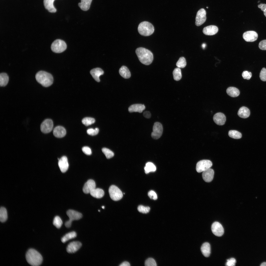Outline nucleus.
<instances>
[{
    "label": "nucleus",
    "mask_w": 266,
    "mask_h": 266,
    "mask_svg": "<svg viewBox=\"0 0 266 266\" xmlns=\"http://www.w3.org/2000/svg\"><path fill=\"white\" fill-rule=\"evenodd\" d=\"M136 53L141 63L146 65H149L152 62L153 55L152 52L149 50L143 47L137 48Z\"/></svg>",
    "instance_id": "f257e3e1"
},
{
    "label": "nucleus",
    "mask_w": 266,
    "mask_h": 266,
    "mask_svg": "<svg viewBox=\"0 0 266 266\" xmlns=\"http://www.w3.org/2000/svg\"><path fill=\"white\" fill-rule=\"evenodd\" d=\"M26 257L28 263L33 266L40 265L43 261L42 257L41 254L33 249H30L28 250L26 253Z\"/></svg>",
    "instance_id": "f03ea898"
},
{
    "label": "nucleus",
    "mask_w": 266,
    "mask_h": 266,
    "mask_svg": "<svg viewBox=\"0 0 266 266\" xmlns=\"http://www.w3.org/2000/svg\"><path fill=\"white\" fill-rule=\"evenodd\" d=\"M37 82L42 86L47 87L50 86L53 82V78L50 73L46 71H40L38 72L35 76Z\"/></svg>",
    "instance_id": "7ed1b4c3"
},
{
    "label": "nucleus",
    "mask_w": 266,
    "mask_h": 266,
    "mask_svg": "<svg viewBox=\"0 0 266 266\" xmlns=\"http://www.w3.org/2000/svg\"><path fill=\"white\" fill-rule=\"evenodd\" d=\"M138 32L141 35L147 36L152 34L154 31L153 25L150 22L144 21L140 23L138 28Z\"/></svg>",
    "instance_id": "20e7f679"
},
{
    "label": "nucleus",
    "mask_w": 266,
    "mask_h": 266,
    "mask_svg": "<svg viewBox=\"0 0 266 266\" xmlns=\"http://www.w3.org/2000/svg\"><path fill=\"white\" fill-rule=\"evenodd\" d=\"M66 213L69 218V220L66 221L65 223V226L67 228L70 227L73 221L79 220L81 219L83 216L81 213L72 210H68Z\"/></svg>",
    "instance_id": "39448f33"
},
{
    "label": "nucleus",
    "mask_w": 266,
    "mask_h": 266,
    "mask_svg": "<svg viewBox=\"0 0 266 266\" xmlns=\"http://www.w3.org/2000/svg\"><path fill=\"white\" fill-rule=\"evenodd\" d=\"M51 48L53 52L56 53H60L66 50V45L64 41L60 39H56L52 43Z\"/></svg>",
    "instance_id": "423d86ee"
},
{
    "label": "nucleus",
    "mask_w": 266,
    "mask_h": 266,
    "mask_svg": "<svg viewBox=\"0 0 266 266\" xmlns=\"http://www.w3.org/2000/svg\"><path fill=\"white\" fill-rule=\"evenodd\" d=\"M109 192L110 198L114 201H117L120 200L123 196L121 190L115 185H112L110 187Z\"/></svg>",
    "instance_id": "0eeeda50"
},
{
    "label": "nucleus",
    "mask_w": 266,
    "mask_h": 266,
    "mask_svg": "<svg viewBox=\"0 0 266 266\" xmlns=\"http://www.w3.org/2000/svg\"><path fill=\"white\" fill-rule=\"evenodd\" d=\"M212 163L210 160H203L199 161L197 163L196 169L197 172L200 173L210 168Z\"/></svg>",
    "instance_id": "6e6552de"
},
{
    "label": "nucleus",
    "mask_w": 266,
    "mask_h": 266,
    "mask_svg": "<svg viewBox=\"0 0 266 266\" xmlns=\"http://www.w3.org/2000/svg\"><path fill=\"white\" fill-rule=\"evenodd\" d=\"M163 132V127L160 122L155 123L153 127V131L151 133V137L154 139H157L161 136Z\"/></svg>",
    "instance_id": "1a4fd4ad"
},
{
    "label": "nucleus",
    "mask_w": 266,
    "mask_h": 266,
    "mask_svg": "<svg viewBox=\"0 0 266 266\" xmlns=\"http://www.w3.org/2000/svg\"><path fill=\"white\" fill-rule=\"evenodd\" d=\"M53 125V122L52 120L50 119H46L42 122L41 125V131L44 133H49L52 130Z\"/></svg>",
    "instance_id": "9d476101"
},
{
    "label": "nucleus",
    "mask_w": 266,
    "mask_h": 266,
    "mask_svg": "<svg viewBox=\"0 0 266 266\" xmlns=\"http://www.w3.org/2000/svg\"><path fill=\"white\" fill-rule=\"evenodd\" d=\"M206 12L205 10L201 8L197 12L196 18V25L199 26L203 24L206 19Z\"/></svg>",
    "instance_id": "9b49d317"
},
{
    "label": "nucleus",
    "mask_w": 266,
    "mask_h": 266,
    "mask_svg": "<svg viewBox=\"0 0 266 266\" xmlns=\"http://www.w3.org/2000/svg\"><path fill=\"white\" fill-rule=\"evenodd\" d=\"M211 230L213 233L218 236H222L224 233V228L219 222H215L212 224Z\"/></svg>",
    "instance_id": "f8f14e48"
},
{
    "label": "nucleus",
    "mask_w": 266,
    "mask_h": 266,
    "mask_svg": "<svg viewBox=\"0 0 266 266\" xmlns=\"http://www.w3.org/2000/svg\"><path fill=\"white\" fill-rule=\"evenodd\" d=\"M82 244L78 241H73L67 245L66 249L67 252L70 253H74L77 251L81 247Z\"/></svg>",
    "instance_id": "ddd939ff"
},
{
    "label": "nucleus",
    "mask_w": 266,
    "mask_h": 266,
    "mask_svg": "<svg viewBox=\"0 0 266 266\" xmlns=\"http://www.w3.org/2000/svg\"><path fill=\"white\" fill-rule=\"evenodd\" d=\"M243 37L245 41L248 42H253L256 40L258 35L254 31H249L244 32L243 34Z\"/></svg>",
    "instance_id": "4468645a"
},
{
    "label": "nucleus",
    "mask_w": 266,
    "mask_h": 266,
    "mask_svg": "<svg viewBox=\"0 0 266 266\" xmlns=\"http://www.w3.org/2000/svg\"><path fill=\"white\" fill-rule=\"evenodd\" d=\"M58 165L59 168L63 173L66 172L68 168L69 164L67 157L64 156L59 160Z\"/></svg>",
    "instance_id": "2eb2a0df"
},
{
    "label": "nucleus",
    "mask_w": 266,
    "mask_h": 266,
    "mask_svg": "<svg viewBox=\"0 0 266 266\" xmlns=\"http://www.w3.org/2000/svg\"><path fill=\"white\" fill-rule=\"evenodd\" d=\"M96 184L95 181L92 180H88L84 184L83 188V191L85 194L90 193L91 191L95 188Z\"/></svg>",
    "instance_id": "dca6fc26"
},
{
    "label": "nucleus",
    "mask_w": 266,
    "mask_h": 266,
    "mask_svg": "<svg viewBox=\"0 0 266 266\" xmlns=\"http://www.w3.org/2000/svg\"><path fill=\"white\" fill-rule=\"evenodd\" d=\"M213 119L215 123L219 125H224L226 121V117L225 115L221 113H218L214 116Z\"/></svg>",
    "instance_id": "f3484780"
},
{
    "label": "nucleus",
    "mask_w": 266,
    "mask_h": 266,
    "mask_svg": "<svg viewBox=\"0 0 266 266\" xmlns=\"http://www.w3.org/2000/svg\"><path fill=\"white\" fill-rule=\"evenodd\" d=\"M214 170L210 168L203 172L202 177L203 179L206 182H210L213 180L214 175Z\"/></svg>",
    "instance_id": "a211bd4d"
},
{
    "label": "nucleus",
    "mask_w": 266,
    "mask_h": 266,
    "mask_svg": "<svg viewBox=\"0 0 266 266\" xmlns=\"http://www.w3.org/2000/svg\"><path fill=\"white\" fill-rule=\"evenodd\" d=\"M218 31V28L216 26L211 25L204 27L203 30V32L205 35H211L216 34Z\"/></svg>",
    "instance_id": "6ab92c4d"
},
{
    "label": "nucleus",
    "mask_w": 266,
    "mask_h": 266,
    "mask_svg": "<svg viewBox=\"0 0 266 266\" xmlns=\"http://www.w3.org/2000/svg\"><path fill=\"white\" fill-rule=\"evenodd\" d=\"M66 131L62 126H58L53 129V133L54 136L57 138H62L66 134Z\"/></svg>",
    "instance_id": "aec40b11"
},
{
    "label": "nucleus",
    "mask_w": 266,
    "mask_h": 266,
    "mask_svg": "<svg viewBox=\"0 0 266 266\" xmlns=\"http://www.w3.org/2000/svg\"><path fill=\"white\" fill-rule=\"evenodd\" d=\"M90 73L94 79L97 82H99L100 81L99 77L103 74L104 71L101 68H96L91 70Z\"/></svg>",
    "instance_id": "412c9836"
},
{
    "label": "nucleus",
    "mask_w": 266,
    "mask_h": 266,
    "mask_svg": "<svg viewBox=\"0 0 266 266\" xmlns=\"http://www.w3.org/2000/svg\"><path fill=\"white\" fill-rule=\"evenodd\" d=\"M145 108V106L143 104H135L130 106L129 108L128 111L130 112H137L141 113Z\"/></svg>",
    "instance_id": "4be33fe9"
},
{
    "label": "nucleus",
    "mask_w": 266,
    "mask_h": 266,
    "mask_svg": "<svg viewBox=\"0 0 266 266\" xmlns=\"http://www.w3.org/2000/svg\"><path fill=\"white\" fill-rule=\"evenodd\" d=\"M55 0H44L43 3L45 8L51 13L55 12L56 9L53 5Z\"/></svg>",
    "instance_id": "5701e85b"
},
{
    "label": "nucleus",
    "mask_w": 266,
    "mask_h": 266,
    "mask_svg": "<svg viewBox=\"0 0 266 266\" xmlns=\"http://www.w3.org/2000/svg\"><path fill=\"white\" fill-rule=\"evenodd\" d=\"M250 113V110L248 108L243 106L239 109L237 114L241 118H246L249 116Z\"/></svg>",
    "instance_id": "b1692460"
},
{
    "label": "nucleus",
    "mask_w": 266,
    "mask_h": 266,
    "mask_svg": "<svg viewBox=\"0 0 266 266\" xmlns=\"http://www.w3.org/2000/svg\"><path fill=\"white\" fill-rule=\"evenodd\" d=\"M201 250L203 255L206 257H208L211 253V247L210 244L208 242L203 243L201 248Z\"/></svg>",
    "instance_id": "393cba45"
},
{
    "label": "nucleus",
    "mask_w": 266,
    "mask_h": 266,
    "mask_svg": "<svg viewBox=\"0 0 266 266\" xmlns=\"http://www.w3.org/2000/svg\"><path fill=\"white\" fill-rule=\"evenodd\" d=\"M92 0H81L78 3L80 8L83 11H87L89 9Z\"/></svg>",
    "instance_id": "a878e982"
},
{
    "label": "nucleus",
    "mask_w": 266,
    "mask_h": 266,
    "mask_svg": "<svg viewBox=\"0 0 266 266\" xmlns=\"http://www.w3.org/2000/svg\"><path fill=\"white\" fill-rule=\"evenodd\" d=\"M119 73L120 75L125 79L129 78L131 76L129 70L125 66H122L121 67L119 70Z\"/></svg>",
    "instance_id": "bb28decb"
},
{
    "label": "nucleus",
    "mask_w": 266,
    "mask_h": 266,
    "mask_svg": "<svg viewBox=\"0 0 266 266\" xmlns=\"http://www.w3.org/2000/svg\"><path fill=\"white\" fill-rule=\"evenodd\" d=\"M92 197L97 198H100L102 197L104 194L103 190L100 188H95L90 193Z\"/></svg>",
    "instance_id": "cd10ccee"
},
{
    "label": "nucleus",
    "mask_w": 266,
    "mask_h": 266,
    "mask_svg": "<svg viewBox=\"0 0 266 266\" xmlns=\"http://www.w3.org/2000/svg\"><path fill=\"white\" fill-rule=\"evenodd\" d=\"M227 94L230 96L235 97L238 96L240 94V91L237 88L230 87L228 88L226 90Z\"/></svg>",
    "instance_id": "c85d7f7f"
},
{
    "label": "nucleus",
    "mask_w": 266,
    "mask_h": 266,
    "mask_svg": "<svg viewBox=\"0 0 266 266\" xmlns=\"http://www.w3.org/2000/svg\"><path fill=\"white\" fill-rule=\"evenodd\" d=\"M9 78L7 74L4 73H1L0 74V86H5L7 84Z\"/></svg>",
    "instance_id": "c756f323"
},
{
    "label": "nucleus",
    "mask_w": 266,
    "mask_h": 266,
    "mask_svg": "<svg viewBox=\"0 0 266 266\" xmlns=\"http://www.w3.org/2000/svg\"><path fill=\"white\" fill-rule=\"evenodd\" d=\"M77 236V233L75 231H72L66 234L61 239L63 243H65L68 240L74 238Z\"/></svg>",
    "instance_id": "7c9ffc66"
},
{
    "label": "nucleus",
    "mask_w": 266,
    "mask_h": 266,
    "mask_svg": "<svg viewBox=\"0 0 266 266\" xmlns=\"http://www.w3.org/2000/svg\"><path fill=\"white\" fill-rule=\"evenodd\" d=\"M144 170L145 172L147 174L151 172H154L156 169L155 165L152 163L148 162L147 163L145 167Z\"/></svg>",
    "instance_id": "2f4dec72"
},
{
    "label": "nucleus",
    "mask_w": 266,
    "mask_h": 266,
    "mask_svg": "<svg viewBox=\"0 0 266 266\" xmlns=\"http://www.w3.org/2000/svg\"><path fill=\"white\" fill-rule=\"evenodd\" d=\"M7 214L6 209L3 207L0 208V221L3 222L6 221L7 218Z\"/></svg>",
    "instance_id": "473e14b6"
},
{
    "label": "nucleus",
    "mask_w": 266,
    "mask_h": 266,
    "mask_svg": "<svg viewBox=\"0 0 266 266\" xmlns=\"http://www.w3.org/2000/svg\"><path fill=\"white\" fill-rule=\"evenodd\" d=\"M173 74L174 79L176 81L180 80L182 77L181 70L179 67L175 68L174 70Z\"/></svg>",
    "instance_id": "72a5a7b5"
},
{
    "label": "nucleus",
    "mask_w": 266,
    "mask_h": 266,
    "mask_svg": "<svg viewBox=\"0 0 266 266\" xmlns=\"http://www.w3.org/2000/svg\"><path fill=\"white\" fill-rule=\"evenodd\" d=\"M228 135L234 139H239L242 137L241 133L235 130H231L228 132Z\"/></svg>",
    "instance_id": "f704fd0d"
},
{
    "label": "nucleus",
    "mask_w": 266,
    "mask_h": 266,
    "mask_svg": "<svg viewBox=\"0 0 266 266\" xmlns=\"http://www.w3.org/2000/svg\"><path fill=\"white\" fill-rule=\"evenodd\" d=\"M62 224V220L59 216H57L54 217L53 221V224L56 228H60Z\"/></svg>",
    "instance_id": "c9c22d12"
},
{
    "label": "nucleus",
    "mask_w": 266,
    "mask_h": 266,
    "mask_svg": "<svg viewBox=\"0 0 266 266\" xmlns=\"http://www.w3.org/2000/svg\"><path fill=\"white\" fill-rule=\"evenodd\" d=\"M95 122V119L91 117H85L82 120V123L86 126L94 123Z\"/></svg>",
    "instance_id": "e433bc0d"
},
{
    "label": "nucleus",
    "mask_w": 266,
    "mask_h": 266,
    "mask_svg": "<svg viewBox=\"0 0 266 266\" xmlns=\"http://www.w3.org/2000/svg\"><path fill=\"white\" fill-rule=\"evenodd\" d=\"M102 151L107 159H110L113 157L114 155L113 152L109 149L104 148L102 149Z\"/></svg>",
    "instance_id": "4c0bfd02"
},
{
    "label": "nucleus",
    "mask_w": 266,
    "mask_h": 266,
    "mask_svg": "<svg viewBox=\"0 0 266 266\" xmlns=\"http://www.w3.org/2000/svg\"><path fill=\"white\" fill-rule=\"evenodd\" d=\"M186 65V60L183 57H180L176 64L177 66L179 68H183Z\"/></svg>",
    "instance_id": "58836bf2"
},
{
    "label": "nucleus",
    "mask_w": 266,
    "mask_h": 266,
    "mask_svg": "<svg viewBox=\"0 0 266 266\" xmlns=\"http://www.w3.org/2000/svg\"><path fill=\"white\" fill-rule=\"evenodd\" d=\"M137 210L139 212L144 214L148 213L150 210V208L148 206H145L140 205L138 207Z\"/></svg>",
    "instance_id": "ea45409f"
},
{
    "label": "nucleus",
    "mask_w": 266,
    "mask_h": 266,
    "mask_svg": "<svg viewBox=\"0 0 266 266\" xmlns=\"http://www.w3.org/2000/svg\"><path fill=\"white\" fill-rule=\"evenodd\" d=\"M146 266H156V263L155 260L152 258H149L145 261V263Z\"/></svg>",
    "instance_id": "a19ab883"
},
{
    "label": "nucleus",
    "mask_w": 266,
    "mask_h": 266,
    "mask_svg": "<svg viewBox=\"0 0 266 266\" xmlns=\"http://www.w3.org/2000/svg\"><path fill=\"white\" fill-rule=\"evenodd\" d=\"M99 131L98 128H96L95 129L90 128L88 129L87 131V133L90 135L94 136L97 134Z\"/></svg>",
    "instance_id": "79ce46f5"
},
{
    "label": "nucleus",
    "mask_w": 266,
    "mask_h": 266,
    "mask_svg": "<svg viewBox=\"0 0 266 266\" xmlns=\"http://www.w3.org/2000/svg\"><path fill=\"white\" fill-rule=\"evenodd\" d=\"M260 77L261 80L266 81V68L264 67L261 70L260 74Z\"/></svg>",
    "instance_id": "37998d69"
},
{
    "label": "nucleus",
    "mask_w": 266,
    "mask_h": 266,
    "mask_svg": "<svg viewBox=\"0 0 266 266\" xmlns=\"http://www.w3.org/2000/svg\"><path fill=\"white\" fill-rule=\"evenodd\" d=\"M251 73L247 71H244L243 72L242 74V76L243 78L244 79H246L249 80L251 78L252 76Z\"/></svg>",
    "instance_id": "c03bdc74"
},
{
    "label": "nucleus",
    "mask_w": 266,
    "mask_h": 266,
    "mask_svg": "<svg viewBox=\"0 0 266 266\" xmlns=\"http://www.w3.org/2000/svg\"><path fill=\"white\" fill-rule=\"evenodd\" d=\"M236 261L235 259L234 258H231L230 259L227 260L226 265L228 266H234L235 265Z\"/></svg>",
    "instance_id": "a18cd8bd"
},
{
    "label": "nucleus",
    "mask_w": 266,
    "mask_h": 266,
    "mask_svg": "<svg viewBox=\"0 0 266 266\" xmlns=\"http://www.w3.org/2000/svg\"><path fill=\"white\" fill-rule=\"evenodd\" d=\"M148 195L150 198L151 199L155 200L157 198V197L156 193L153 190H151L148 193Z\"/></svg>",
    "instance_id": "49530a36"
},
{
    "label": "nucleus",
    "mask_w": 266,
    "mask_h": 266,
    "mask_svg": "<svg viewBox=\"0 0 266 266\" xmlns=\"http://www.w3.org/2000/svg\"><path fill=\"white\" fill-rule=\"evenodd\" d=\"M82 150L83 152L87 155H90L92 154L91 150L89 147H84L82 148Z\"/></svg>",
    "instance_id": "de8ad7c7"
},
{
    "label": "nucleus",
    "mask_w": 266,
    "mask_h": 266,
    "mask_svg": "<svg viewBox=\"0 0 266 266\" xmlns=\"http://www.w3.org/2000/svg\"><path fill=\"white\" fill-rule=\"evenodd\" d=\"M259 47L261 50H266V40L261 41L259 43Z\"/></svg>",
    "instance_id": "09e8293b"
},
{
    "label": "nucleus",
    "mask_w": 266,
    "mask_h": 266,
    "mask_svg": "<svg viewBox=\"0 0 266 266\" xmlns=\"http://www.w3.org/2000/svg\"><path fill=\"white\" fill-rule=\"evenodd\" d=\"M258 7L259 8H261V10L263 11H265L266 10V4H265L261 3L258 5Z\"/></svg>",
    "instance_id": "8fccbe9b"
},
{
    "label": "nucleus",
    "mask_w": 266,
    "mask_h": 266,
    "mask_svg": "<svg viewBox=\"0 0 266 266\" xmlns=\"http://www.w3.org/2000/svg\"><path fill=\"white\" fill-rule=\"evenodd\" d=\"M143 115L144 117L147 118H150L151 116L150 113L148 111H146L143 113Z\"/></svg>",
    "instance_id": "3c124183"
},
{
    "label": "nucleus",
    "mask_w": 266,
    "mask_h": 266,
    "mask_svg": "<svg viewBox=\"0 0 266 266\" xmlns=\"http://www.w3.org/2000/svg\"><path fill=\"white\" fill-rule=\"evenodd\" d=\"M130 266L129 263L127 261L123 262L119 265V266Z\"/></svg>",
    "instance_id": "603ef678"
},
{
    "label": "nucleus",
    "mask_w": 266,
    "mask_h": 266,
    "mask_svg": "<svg viewBox=\"0 0 266 266\" xmlns=\"http://www.w3.org/2000/svg\"><path fill=\"white\" fill-rule=\"evenodd\" d=\"M261 266H266V262H264L261 264Z\"/></svg>",
    "instance_id": "864d4df0"
},
{
    "label": "nucleus",
    "mask_w": 266,
    "mask_h": 266,
    "mask_svg": "<svg viewBox=\"0 0 266 266\" xmlns=\"http://www.w3.org/2000/svg\"><path fill=\"white\" fill-rule=\"evenodd\" d=\"M206 45L205 43H203L202 45V47L203 49H204Z\"/></svg>",
    "instance_id": "5fc2aeb1"
},
{
    "label": "nucleus",
    "mask_w": 266,
    "mask_h": 266,
    "mask_svg": "<svg viewBox=\"0 0 266 266\" xmlns=\"http://www.w3.org/2000/svg\"><path fill=\"white\" fill-rule=\"evenodd\" d=\"M264 15L266 17V10L264 11Z\"/></svg>",
    "instance_id": "6e6d98bb"
},
{
    "label": "nucleus",
    "mask_w": 266,
    "mask_h": 266,
    "mask_svg": "<svg viewBox=\"0 0 266 266\" xmlns=\"http://www.w3.org/2000/svg\"><path fill=\"white\" fill-rule=\"evenodd\" d=\"M102 207L103 209H104L105 208V207L104 206H102Z\"/></svg>",
    "instance_id": "4d7b16f0"
},
{
    "label": "nucleus",
    "mask_w": 266,
    "mask_h": 266,
    "mask_svg": "<svg viewBox=\"0 0 266 266\" xmlns=\"http://www.w3.org/2000/svg\"><path fill=\"white\" fill-rule=\"evenodd\" d=\"M98 211H99V212H100V210H98Z\"/></svg>",
    "instance_id": "13d9d810"
}]
</instances>
